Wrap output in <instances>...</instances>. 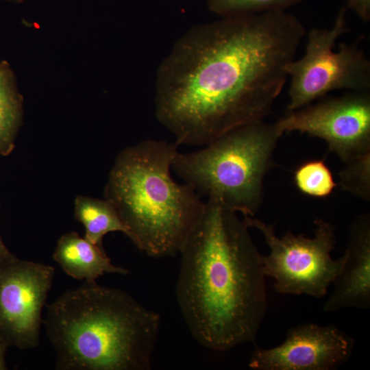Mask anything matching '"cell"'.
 <instances>
[{"label": "cell", "instance_id": "5b68a950", "mask_svg": "<svg viewBox=\"0 0 370 370\" xmlns=\"http://www.w3.org/2000/svg\"><path fill=\"white\" fill-rule=\"evenodd\" d=\"M282 136L274 123L246 124L199 150L178 151L172 170L200 196L254 217L261 206L264 178Z\"/></svg>", "mask_w": 370, "mask_h": 370}, {"label": "cell", "instance_id": "ba28073f", "mask_svg": "<svg viewBox=\"0 0 370 370\" xmlns=\"http://www.w3.org/2000/svg\"><path fill=\"white\" fill-rule=\"evenodd\" d=\"M283 134L297 131L325 140L345 163L370 152V95L354 92L288 111L275 123Z\"/></svg>", "mask_w": 370, "mask_h": 370}, {"label": "cell", "instance_id": "4fadbf2b", "mask_svg": "<svg viewBox=\"0 0 370 370\" xmlns=\"http://www.w3.org/2000/svg\"><path fill=\"white\" fill-rule=\"evenodd\" d=\"M74 206L75 219L86 229L84 238L94 245L103 248V238L111 232H121L128 236L126 226L108 199L78 196Z\"/></svg>", "mask_w": 370, "mask_h": 370}, {"label": "cell", "instance_id": "ffe728a7", "mask_svg": "<svg viewBox=\"0 0 370 370\" xmlns=\"http://www.w3.org/2000/svg\"><path fill=\"white\" fill-rule=\"evenodd\" d=\"M14 256L6 247L0 236V260L9 259Z\"/></svg>", "mask_w": 370, "mask_h": 370}, {"label": "cell", "instance_id": "30bf717a", "mask_svg": "<svg viewBox=\"0 0 370 370\" xmlns=\"http://www.w3.org/2000/svg\"><path fill=\"white\" fill-rule=\"evenodd\" d=\"M354 346V338L334 325L304 323L290 328L276 347H256L249 367L254 370H333L350 358Z\"/></svg>", "mask_w": 370, "mask_h": 370}, {"label": "cell", "instance_id": "7a4b0ae2", "mask_svg": "<svg viewBox=\"0 0 370 370\" xmlns=\"http://www.w3.org/2000/svg\"><path fill=\"white\" fill-rule=\"evenodd\" d=\"M179 254L176 299L195 339L222 352L254 342L267 298L262 255L243 219L207 199Z\"/></svg>", "mask_w": 370, "mask_h": 370}, {"label": "cell", "instance_id": "44dd1931", "mask_svg": "<svg viewBox=\"0 0 370 370\" xmlns=\"http://www.w3.org/2000/svg\"><path fill=\"white\" fill-rule=\"evenodd\" d=\"M9 1H21L23 0H9Z\"/></svg>", "mask_w": 370, "mask_h": 370}, {"label": "cell", "instance_id": "9a60e30c", "mask_svg": "<svg viewBox=\"0 0 370 370\" xmlns=\"http://www.w3.org/2000/svg\"><path fill=\"white\" fill-rule=\"evenodd\" d=\"M294 181L300 192L317 198L328 197L337 186L323 160L301 164L295 171Z\"/></svg>", "mask_w": 370, "mask_h": 370}, {"label": "cell", "instance_id": "2e32d148", "mask_svg": "<svg viewBox=\"0 0 370 370\" xmlns=\"http://www.w3.org/2000/svg\"><path fill=\"white\" fill-rule=\"evenodd\" d=\"M302 0H208V8L221 17L286 10Z\"/></svg>", "mask_w": 370, "mask_h": 370}, {"label": "cell", "instance_id": "7c38bea8", "mask_svg": "<svg viewBox=\"0 0 370 370\" xmlns=\"http://www.w3.org/2000/svg\"><path fill=\"white\" fill-rule=\"evenodd\" d=\"M53 258L67 275L85 282H95L105 273H130L125 268L114 265L103 248L75 232L64 234L59 238Z\"/></svg>", "mask_w": 370, "mask_h": 370}, {"label": "cell", "instance_id": "3957f363", "mask_svg": "<svg viewBox=\"0 0 370 370\" xmlns=\"http://www.w3.org/2000/svg\"><path fill=\"white\" fill-rule=\"evenodd\" d=\"M62 370H148L160 317L125 291L85 282L47 306L43 320Z\"/></svg>", "mask_w": 370, "mask_h": 370}, {"label": "cell", "instance_id": "9c48e42d", "mask_svg": "<svg viewBox=\"0 0 370 370\" xmlns=\"http://www.w3.org/2000/svg\"><path fill=\"white\" fill-rule=\"evenodd\" d=\"M54 268L16 256L0 260V338L8 347H36L42 312L51 290Z\"/></svg>", "mask_w": 370, "mask_h": 370}, {"label": "cell", "instance_id": "ac0fdd59", "mask_svg": "<svg viewBox=\"0 0 370 370\" xmlns=\"http://www.w3.org/2000/svg\"><path fill=\"white\" fill-rule=\"evenodd\" d=\"M347 8L352 9L364 22L370 20V0H345Z\"/></svg>", "mask_w": 370, "mask_h": 370}, {"label": "cell", "instance_id": "8992f818", "mask_svg": "<svg viewBox=\"0 0 370 370\" xmlns=\"http://www.w3.org/2000/svg\"><path fill=\"white\" fill-rule=\"evenodd\" d=\"M347 10H339L330 28L311 29L304 55L287 64L288 111L308 106L332 90H369L370 62L358 43L343 42L334 50L336 40L349 31Z\"/></svg>", "mask_w": 370, "mask_h": 370}, {"label": "cell", "instance_id": "8fae6325", "mask_svg": "<svg viewBox=\"0 0 370 370\" xmlns=\"http://www.w3.org/2000/svg\"><path fill=\"white\" fill-rule=\"evenodd\" d=\"M343 269L323 304L327 312L345 308H370V215L358 216L349 230Z\"/></svg>", "mask_w": 370, "mask_h": 370}, {"label": "cell", "instance_id": "52a82bcc", "mask_svg": "<svg viewBox=\"0 0 370 370\" xmlns=\"http://www.w3.org/2000/svg\"><path fill=\"white\" fill-rule=\"evenodd\" d=\"M243 219L249 228L262 233L270 249L268 255H262V271L265 276L275 280L273 287L278 293L316 298L326 295L346 258L345 253L337 259L331 256L336 244L332 224L316 219L313 238L295 236L291 231L279 238L274 225L248 216Z\"/></svg>", "mask_w": 370, "mask_h": 370}, {"label": "cell", "instance_id": "e0dca14e", "mask_svg": "<svg viewBox=\"0 0 370 370\" xmlns=\"http://www.w3.org/2000/svg\"><path fill=\"white\" fill-rule=\"evenodd\" d=\"M338 176L339 184L344 190L370 200V152L345 163Z\"/></svg>", "mask_w": 370, "mask_h": 370}, {"label": "cell", "instance_id": "5bb4252c", "mask_svg": "<svg viewBox=\"0 0 370 370\" xmlns=\"http://www.w3.org/2000/svg\"><path fill=\"white\" fill-rule=\"evenodd\" d=\"M21 116V99L13 75L0 62V156L9 155L14 147Z\"/></svg>", "mask_w": 370, "mask_h": 370}, {"label": "cell", "instance_id": "6da1fadb", "mask_svg": "<svg viewBox=\"0 0 370 370\" xmlns=\"http://www.w3.org/2000/svg\"><path fill=\"white\" fill-rule=\"evenodd\" d=\"M304 35L301 21L286 10L225 16L193 27L158 68L157 119L178 145L193 146L263 121Z\"/></svg>", "mask_w": 370, "mask_h": 370}, {"label": "cell", "instance_id": "277c9868", "mask_svg": "<svg viewBox=\"0 0 370 370\" xmlns=\"http://www.w3.org/2000/svg\"><path fill=\"white\" fill-rule=\"evenodd\" d=\"M175 142L145 140L119 153L104 189L128 238L156 258L179 254L205 206L201 196L171 176Z\"/></svg>", "mask_w": 370, "mask_h": 370}, {"label": "cell", "instance_id": "d6986e66", "mask_svg": "<svg viewBox=\"0 0 370 370\" xmlns=\"http://www.w3.org/2000/svg\"><path fill=\"white\" fill-rule=\"evenodd\" d=\"M8 347L7 344L0 338V370L8 369L5 364V353Z\"/></svg>", "mask_w": 370, "mask_h": 370}]
</instances>
